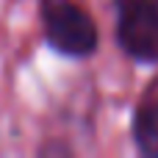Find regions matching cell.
Instances as JSON below:
<instances>
[{
    "instance_id": "6da1fadb",
    "label": "cell",
    "mask_w": 158,
    "mask_h": 158,
    "mask_svg": "<svg viewBox=\"0 0 158 158\" xmlns=\"http://www.w3.org/2000/svg\"><path fill=\"white\" fill-rule=\"evenodd\" d=\"M42 33L50 50L64 58H92L100 47V28L78 0H42Z\"/></svg>"
},
{
    "instance_id": "7a4b0ae2",
    "label": "cell",
    "mask_w": 158,
    "mask_h": 158,
    "mask_svg": "<svg viewBox=\"0 0 158 158\" xmlns=\"http://www.w3.org/2000/svg\"><path fill=\"white\" fill-rule=\"evenodd\" d=\"M114 39L131 61L158 67V0H114Z\"/></svg>"
},
{
    "instance_id": "3957f363",
    "label": "cell",
    "mask_w": 158,
    "mask_h": 158,
    "mask_svg": "<svg viewBox=\"0 0 158 158\" xmlns=\"http://www.w3.org/2000/svg\"><path fill=\"white\" fill-rule=\"evenodd\" d=\"M131 142L144 158H158V72L139 94L131 114Z\"/></svg>"
}]
</instances>
